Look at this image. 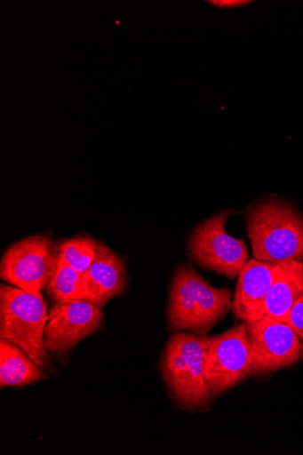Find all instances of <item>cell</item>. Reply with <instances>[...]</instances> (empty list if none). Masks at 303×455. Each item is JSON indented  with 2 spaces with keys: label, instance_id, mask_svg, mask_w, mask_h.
Here are the masks:
<instances>
[{
  "label": "cell",
  "instance_id": "obj_2",
  "mask_svg": "<svg viewBox=\"0 0 303 455\" xmlns=\"http://www.w3.org/2000/svg\"><path fill=\"white\" fill-rule=\"evenodd\" d=\"M232 309L233 294L229 289L213 287L190 266L176 268L167 310L171 331L205 336Z\"/></svg>",
  "mask_w": 303,
  "mask_h": 455
},
{
  "label": "cell",
  "instance_id": "obj_10",
  "mask_svg": "<svg viewBox=\"0 0 303 455\" xmlns=\"http://www.w3.org/2000/svg\"><path fill=\"white\" fill-rule=\"evenodd\" d=\"M283 264L275 265L248 260L238 276V283L233 300L235 316L243 322L262 319L265 304L271 288L282 271Z\"/></svg>",
  "mask_w": 303,
  "mask_h": 455
},
{
  "label": "cell",
  "instance_id": "obj_8",
  "mask_svg": "<svg viewBox=\"0 0 303 455\" xmlns=\"http://www.w3.org/2000/svg\"><path fill=\"white\" fill-rule=\"evenodd\" d=\"M250 343L245 322L226 333L210 338L204 377L213 397L235 387L249 377Z\"/></svg>",
  "mask_w": 303,
  "mask_h": 455
},
{
  "label": "cell",
  "instance_id": "obj_9",
  "mask_svg": "<svg viewBox=\"0 0 303 455\" xmlns=\"http://www.w3.org/2000/svg\"><path fill=\"white\" fill-rule=\"evenodd\" d=\"M102 307L85 300L56 304L49 313L45 346L63 365L74 347L97 332L102 324Z\"/></svg>",
  "mask_w": 303,
  "mask_h": 455
},
{
  "label": "cell",
  "instance_id": "obj_15",
  "mask_svg": "<svg viewBox=\"0 0 303 455\" xmlns=\"http://www.w3.org/2000/svg\"><path fill=\"white\" fill-rule=\"evenodd\" d=\"M99 243L89 235H78L60 244V257L74 270L83 275L93 263Z\"/></svg>",
  "mask_w": 303,
  "mask_h": 455
},
{
  "label": "cell",
  "instance_id": "obj_16",
  "mask_svg": "<svg viewBox=\"0 0 303 455\" xmlns=\"http://www.w3.org/2000/svg\"><path fill=\"white\" fill-rule=\"evenodd\" d=\"M287 323L294 330L297 337L303 343V293L293 305Z\"/></svg>",
  "mask_w": 303,
  "mask_h": 455
},
{
  "label": "cell",
  "instance_id": "obj_14",
  "mask_svg": "<svg viewBox=\"0 0 303 455\" xmlns=\"http://www.w3.org/2000/svg\"><path fill=\"white\" fill-rule=\"evenodd\" d=\"M82 275L60 257L57 269L47 286L49 298L56 304L81 299Z\"/></svg>",
  "mask_w": 303,
  "mask_h": 455
},
{
  "label": "cell",
  "instance_id": "obj_13",
  "mask_svg": "<svg viewBox=\"0 0 303 455\" xmlns=\"http://www.w3.org/2000/svg\"><path fill=\"white\" fill-rule=\"evenodd\" d=\"M45 371L17 345L0 339V386L22 387L49 379Z\"/></svg>",
  "mask_w": 303,
  "mask_h": 455
},
{
  "label": "cell",
  "instance_id": "obj_4",
  "mask_svg": "<svg viewBox=\"0 0 303 455\" xmlns=\"http://www.w3.org/2000/svg\"><path fill=\"white\" fill-rule=\"evenodd\" d=\"M210 338L179 333L170 338L162 358V375L179 405L186 410L208 407L212 394L204 377Z\"/></svg>",
  "mask_w": 303,
  "mask_h": 455
},
{
  "label": "cell",
  "instance_id": "obj_6",
  "mask_svg": "<svg viewBox=\"0 0 303 455\" xmlns=\"http://www.w3.org/2000/svg\"><path fill=\"white\" fill-rule=\"evenodd\" d=\"M232 211L213 215L201 223L191 235L189 252L200 266L235 279L249 260L243 239L230 235L226 229Z\"/></svg>",
  "mask_w": 303,
  "mask_h": 455
},
{
  "label": "cell",
  "instance_id": "obj_12",
  "mask_svg": "<svg viewBox=\"0 0 303 455\" xmlns=\"http://www.w3.org/2000/svg\"><path fill=\"white\" fill-rule=\"evenodd\" d=\"M303 293V263L283 264L265 304V314L287 323L289 314Z\"/></svg>",
  "mask_w": 303,
  "mask_h": 455
},
{
  "label": "cell",
  "instance_id": "obj_7",
  "mask_svg": "<svg viewBox=\"0 0 303 455\" xmlns=\"http://www.w3.org/2000/svg\"><path fill=\"white\" fill-rule=\"evenodd\" d=\"M250 343L249 377L265 376L303 358V343L284 322L265 315L245 322Z\"/></svg>",
  "mask_w": 303,
  "mask_h": 455
},
{
  "label": "cell",
  "instance_id": "obj_3",
  "mask_svg": "<svg viewBox=\"0 0 303 455\" xmlns=\"http://www.w3.org/2000/svg\"><path fill=\"white\" fill-rule=\"evenodd\" d=\"M49 319L47 305L16 286L0 287V337L20 347L47 374L57 369L45 346Z\"/></svg>",
  "mask_w": 303,
  "mask_h": 455
},
{
  "label": "cell",
  "instance_id": "obj_1",
  "mask_svg": "<svg viewBox=\"0 0 303 455\" xmlns=\"http://www.w3.org/2000/svg\"><path fill=\"white\" fill-rule=\"evenodd\" d=\"M256 260L275 265L303 263V217L285 200L267 198L245 212Z\"/></svg>",
  "mask_w": 303,
  "mask_h": 455
},
{
  "label": "cell",
  "instance_id": "obj_5",
  "mask_svg": "<svg viewBox=\"0 0 303 455\" xmlns=\"http://www.w3.org/2000/svg\"><path fill=\"white\" fill-rule=\"evenodd\" d=\"M60 258V245L46 235H31L12 244L0 263V275L12 285L41 296Z\"/></svg>",
  "mask_w": 303,
  "mask_h": 455
},
{
  "label": "cell",
  "instance_id": "obj_17",
  "mask_svg": "<svg viewBox=\"0 0 303 455\" xmlns=\"http://www.w3.org/2000/svg\"><path fill=\"white\" fill-rule=\"evenodd\" d=\"M211 4L222 8H236L244 6L245 4H250V2H211Z\"/></svg>",
  "mask_w": 303,
  "mask_h": 455
},
{
  "label": "cell",
  "instance_id": "obj_11",
  "mask_svg": "<svg viewBox=\"0 0 303 455\" xmlns=\"http://www.w3.org/2000/svg\"><path fill=\"white\" fill-rule=\"evenodd\" d=\"M127 279L121 258L106 244L99 243L93 263L82 275L81 300L102 307L124 291Z\"/></svg>",
  "mask_w": 303,
  "mask_h": 455
}]
</instances>
